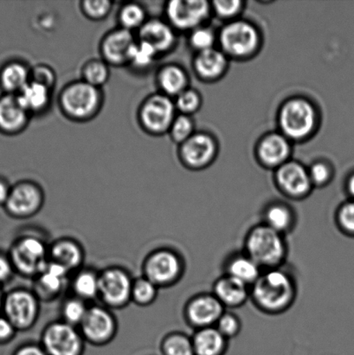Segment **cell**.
Returning <instances> with one entry per match:
<instances>
[{"mask_svg": "<svg viewBox=\"0 0 354 355\" xmlns=\"http://www.w3.org/2000/svg\"><path fill=\"white\" fill-rule=\"evenodd\" d=\"M297 284L283 267L263 270L251 287V300L258 311L278 315L292 307L297 297Z\"/></svg>", "mask_w": 354, "mask_h": 355, "instance_id": "1", "label": "cell"}, {"mask_svg": "<svg viewBox=\"0 0 354 355\" xmlns=\"http://www.w3.org/2000/svg\"><path fill=\"white\" fill-rule=\"evenodd\" d=\"M244 252L265 270L283 267L289 248L285 236L261 223L249 230Z\"/></svg>", "mask_w": 354, "mask_h": 355, "instance_id": "2", "label": "cell"}, {"mask_svg": "<svg viewBox=\"0 0 354 355\" xmlns=\"http://www.w3.org/2000/svg\"><path fill=\"white\" fill-rule=\"evenodd\" d=\"M186 263L179 252L171 248L156 249L145 257L142 274L159 288L175 286L185 274Z\"/></svg>", "mask_w": 354, "mask_h": 355, "instance_id": "3", "label": "cell"}, {"mask_svg": "<svg viewBox=\"0 0 354 355\" xmlns=\"http://www.w3.org/2000/svg\"><path fill=\"white\" fill-rule=\"evenodd\" d=\"M48 247L44 239L36 235L19 236L12 243L10 259L14 270L21 276L36 278L48 262Z\"/></svg>", "mask_w": 354, "mask_h": 355, "instance_id": "4", "label": "cell"}, {"mask_svg": "<svg viewBox=\"0 0 354 355\" xmlns=\"http://www.w3.org/2000/svg\"><path fill=\"white\" fill-rule=\"evenodd\" d=\"M102 104L99 88L85 81L71 83L62 90L60 105L71 119L86 121L96 116Z\"/></svg>", "mask_w": 354, "mask_h": 355, "instance_id": "5", "label": "cell"}, {"mask_svg": "<svg viewBox=\"0 0 354 355\" xmlns=\"http://www.w3.org/2000/svg\"><path fill=\"white\" fill-rule=\"evenodd\" d=\"M134 280L121 267L111 266L100 271L98 298L103 305L111 311L126 308L132 302Z\"/></svg>", "mask_w": 354, "mask_h": 355, "instance_id": "6", "label": "cell"}, {"mask_svg": "<svg viewBox=\"0 0 354 355\" xmlns=\"http://www.w3.org/2000/svg\"><path fill=\"white\" fill-rule=\"evenodd\" d=\"M85 343L79 329L62 320L48 323L41 334L40 344L48 355H83Z\"/></svg>", "mask_w": 354, "mask_h": 355, "instance_id": "7", "label": "cell"}, {"mask_svg": "<svg viewBox=\"0 0 354 355\" xmlns=\"http://www.w3.org/2000/svg\"><path fill=\"white\" fill-rule=\"evenodd\" d=\"M3 311L17 331H26L36 324L39 318L40 300L34 291L17 288L3 298Z\"/></svg>", "mask_w": 354, "mask_h": 355, "instance_id": "8", "label": "cell"}, {"mask_svg": "<svg viewBox=\"0 0 354 355\" xmlns=\"http://www.w3.org/2000/svg\"><path fill=\"white\" fill-rule=\"evenodd\" d=\"M78 329L86 343L103 347L116 338L118 322L109 308L103 305H92L89 306L88 313Z\"/></svg>", "mask_w": 354, "mask_h": 355, "instance_id": "9", "label": "cell"}, {"mask_svg": "<svg viewBox=\"0 0 354 355\" xmlns=\"http://www.w3.org/2000/svg\"><path fill=\"white\" fill-rule=\"evenodd\" d=\"M141 126L148 133L159 135L170 130L175 120V106L164 94L149 96L140 110Z\"/></svg>", "mask_w": 354, "mask_h": 355, "instance_id": "10", "label": "cell"}, {"mask_svg": "<svg viewBox=\"0 0 354 355\" xmlns=\"http://www.w3.org/2000/svg\"><path fill=\"white\" fill-rule=\"evenodd\" d=\"M44 193L37 184L24 181L10 190L5 207L12 218H29L36 216L43 208Z\"/></svg>", "mask_w": 354, "mask_h": 355, "instance_id": "11", "label": "cell"}, {"mask_svg": "<svg viewBox=\"0 0 354 355\" xmlns=\"http://www.w3.org/2000/svg\"><path fill=\"white\" fill-rule=\"evenodd\" d=\"M225 308L213 293H199L187 301L184 318L195 330L211 328L217 324Z\"/></svg>", "mask_w": 354, "mask_h": 355, "instance_id": "12", "label": "cell"}, {"mask_svg": "<svg viewBox=\"0 0 354 355\" xmlns=\"http://www.w3.org/2000/svg\"><path fill=\"white\" fill-rule=\"evenodd\" d=\"M280 121L283 131L290 137L303 138L314 127L315 111L305 101H291L283 107Z\"/></svg>", "mask_w": 354, "mask_h": 355, "instance_id": "13", "label": "cell"}, {"mask_svg": "<svg viewBox=\"0 0 354 355\" xmlns=\"http://www.w3.org/2000/svg\"><path fill=\"white\" fill-rule=\"evenodd\" d=\"M208 10V3L203 0H172L166 7L170 22L182 30L199 26L207 17Z\"/></svg>", "mask_w": 354, "mask_h": 355, "instance_id": "14", "label": "cell"}, {"mask_svg": "<svg viewBox=\"0 0 354 355\" xmlns=\"http://www.w3.org/2000/svg\"><path fill=\"white\" fill-rule=\"evenodd\" d=\"M221 44L229 53L235 55H248L258 45V33L248 24L232 23L222 31Z\"/></svg>", "mask_w": 354, "mask_h": 355, "instance_id": "15", "label": "cell"}, {"mask_svg": "<svg viewBox=\"0 0 354 355\" xmlns=\"http://www.w3.org/2000/svg\"><path fill=\"white\" fill-rule=\"evenodd\" d=\"M135 43L136 40L131 31L123 27L113 31L104 37L100 47L104 60L114 66L130 64L132 49Z\"/></svg>", "mask_w": 354, "mask_h": 355, "instance_id": "16", "label": "cell"}, {"mask_svg": "<svg viewBox=\"0 0 354 355\" xmlns=\"http://www.w3.org/2000/svg\"><path fill=\"white\" fill-rule=\"evenodd\" d=\"M69 275L64 267L48 260L46 267L35 278L34 293L40 301L57 298L64 291Z\"/></svg>", "mask_w": 354, "mask_h": 355, "instance_id": "17", "label": "cell"}, {"mask_svg": "<svg viewBox=\"0 0 354 355\" xmlns=\"http://www.w3.org/2000/svg\"><path fill=\"white\" fill-rule=\"evenodd\" d=\"M85 259V250L75 239L61 238L48 247V260L64 267L69 273L81 270Z\"/></svg>", "mask_w": 354, "mask_h": 355, "instance_id": "18", "label": "cell"}, {"mask_svg": "<svg viewBox=\"0 0 354 355\" xmlns=\"http://www.w3.org/2000/svg\"><path fill=\"white\" fill-rule=\"evenodd\" d=\"M211 293L225 309L240 308L251 299V288L225 274L214 282Z\"/></svg>", "mask_w": 354, "mask_h": 355, "instance_id": "19", "label": "cell"}, {"mask_svg": "<svg viewBox=\"0 0 354 355\" xmlns=\"http://www.w3.org/2000/svg\"><path fill=\"white\" fill-rule=\"evenodd\" d=\"M277 183L284 193L294 198H304L312 187L310 175L297 163H287L279 169Z\"/></svg>", "mask_w": 354, "mask_h": 355, "instance_id": "20", "label": "cell"}, {"mask_svg": "<svg viewBox=\"0 0 354 355\" xmlns=\"http://www.w3.org/2000/svg\"><path fill=\"white\" fill-rule=\"evenodd\" d=\"M224 274L235 278L249 288L263 272L262 268L245 252H235L227 257L224 266Z\"/></svg>", "mask_w": 354, "mask_h": 355, "instance_id": "21", "label": "cell"}, {"mask_svg": "<svg viewBox=\"0 0 354 355\" xmlns=\"http://www.w3.org/2000/svg\"><path fill=\"white\" fill-rule=\"evenodd\" d=\"M139 40L147 42L159 55L171 50L175 36L168 24L159 19H152L145 21L139 29Z\"/></svg>", "mask_w": 354, "mask_h": 355, "instance_id": "22", "label": "cell"}, {"mask_svg": "<svg viewBox=\"0 0 354 355\" xmlns=\"http://www.w3.org/2000/svg\"><path fill=\"white\" fill-rule=\"evenodd\" d=\"M28 113L21 105L17 95L0 98V130L6 133H17L26 126Z\"/></svg>", "mask_w": 354, "mask_h": 355, "instance_id": "23", "label": "cell"}, {"mask_svg": "<svg viewBox=\"0 0 354 355\" xmlns=\"http://www.w3.org/2000/svg\"><path fill=\"white\" fill-rule=\"evenodd\" d=\"M214 144L204 135H196L184 142L182 155L187 165L192 168H201L213 158Z\"/></svg>", "mask_w": 354, "mask_h": 355, "instance_id": "24", "label": "cell"}, {"mask_svg": "<svg viewBox=\"0 0 354 355\" xmlns=\"http://www.w3.org/2000/svg\"><path fill=\"white\" fill-rule=\"evenodd\" d=\"M192 340L195 355H225L228 350L229 340L216 327L195 330Z\"/></svg>", "mask_w": 354, "mask_h": 355, "instance_id": "25", "label": "cell"}, {"mask_svg": "<svg viewBox=\"0 0 354 355\" xmlns=\"http://www.w3.org/2000/svg\"><path fill=\"white\" fill-rule=\"evenodd\" d=\"M297 221V215L289 205L273 203L265 209L262 223L274 231L286 236L296 227Z\"/></svg>", "mask_w": 354, "mask_h": 355, "instance_id": "26", "label": "cell"}, {"mask_svg": "<svg viewBox=\"0 0 354 355\" xmlns=\"http://www.w3.org/2000/svg\"><path fill=\"white\" fill-rule=\"evenodd\" d=\"M51 89L33 81H30L24 88L17 93L21 105L28 113H39L44 110L50 103Z\"/></svg>", "mask_w": 354, "mask_h": 355, "instance_id": "27", "label": "cell"}, {"mask_svg": "<svg viewBox=\"0 0 354 355\" xmlns=\"http://www.w3.org/2000/svg\"><path fill=\"white\" fill-rule=\"evenodd\" d=\"M71 288L75 297L83 301L98 298L99 273L90 269H81L71 281Z\"/></svg>", "mask_w": 354, "mask_h": 355, "instance_id": "28", "label": "cell"}, {"mask_svg": "<svg viewBox=\"0 0 354 355\" xmlns=\"http://www.w3.org/2000/svg\"><path fill=\"white\" fill-rule=\"evenodd\" d=\"M186 83L185 72L177 66H166L159 72L158 85L166 96H178L185 92Z\"/></svg>", "mask_w": 354, "mask_h": 355, "instance_id": "29", "label": "cell"}, {"mask_svg": "<svg viewBox=\"0 0 354 355\" xmlns=\"http://www.w3.org/2000/svg\"><path fill=\"white\" fill-rule=\"evenodd\" d=\"M30 81L29 71L20 62L7 64L0 74L3 88L10 93L20 92Z\"/></svg>", "mask_w": 354, "mask_h": 355, "instance_id": "30", "label": "cell"}, {"mask_svg": "<svg viewBox=\"0 0 354 355\" xmlns=\"http://www.w3.org/2000/svg\"><path fill=\"white\" fill-rule=\"evenodd\" d=\"M260 156L269 165H277L289 155L290 147L287 141L280 135L267 137L260 146Z\"/></svg>", "mask_w": 354, "mask_h": 355, "instance_id": "31", "label": "cell"}, {"mask_svg": "<svg viewBox=\"0 0 354 355\" xmlns=\"http://www.w3.org/2000/svg\"><path fill=\"white\" fill-rule=\"evenodd\" d=\"M195 66L197 72L204 78H216L224 71L225 58L220 51L209 49L200 52Z\"/></svg>", "mask_w": 354, "mask_h": 355, "instance_id": "32", "label": "cell"}, {"mask_svg": "<svg viewBox=\"0 0 354 355\" xmlns=\"http://www.w3.org/2000/svg\"><path fill=\"white\" fill-rule=\"evenodd\" d=\"M161 351L163 355H195L192 336L182 332H171L162 339Z\"/></svg>", "mask_w": 354, "mask_h": 355, "instance_id": "33", "label": "cell"}, {"mask_svg": "<svg viewBox=\"0 0 354 355\" xmlns=\"http://www.w3.org/2000/svg\"><path fill=\"white\" fill-rule=\"evenodd\" d=\"M159 288L143 276L134 280L132 288V302L140 306L148 307L156 301Z\"/></svg>", "mask_w": 354, "mask_h": 355, "instance_id": "34", "label": "cell"}, {"mask_svg": "<svg viewBox=\"0 0 354 355\" xmlns=\"http://www.w3.org/2000/svg\"><path fill=\"white\" fill-rule=\"evenodd\" d=\"M89 308V306L87 305V302L75 297V295L66 299L64 304L62 305V321L74 326L76 328H79L88 313Z\"/></svg>", "mask_w": 354, "mask_h": 355, "instance_id": "35", "label": "cell"}, {"mask_svg": "<svg viewBox=\"0 0 354 355\" xmlns=\"http://www.w3.org/2000/svg\"><path fill=\"white\" fill-rule=\"evenodd\" d=\"M159 54L147 42L138 40L132 49L130 64L139 69H145L154 64Z\"/></svg>", "mask_w": 354, "mask_h": 355, "instance_id": "36", "label": "cell"}, {"mask_svg": "<svg viewBox=\"0 0 354 355\" xmlns=\"http://www.w3.org/2000/svg\"><path fill=\"white\" fill-rule=\"evenodd\" d=\"M119 19L121 26L128 31L140 29L147 21L143 6L137 3L125 5L121 10Z\"/></svg>", "mask_w": 354, "mask_h": 355, "instance_id": "37", "label": "cell"}, {"mask_svg": "<svg viewBox=\"0 0 354 355\" xmlns=\"http://www.w3.org/2000/svg\"><path fill=\"white\" fill-rule=\"evenodd\" d=\"M83 81L99 88L109 78V69L105 61L93 60L82 69Z\"/></svg>", "mask_w": 354, "mask_h": 355, "instance_id": "38", "label": "cell"}, {"mask_svg": "<svg viewBox=\"0 0 354 355\" xmlns=\"http://www.w3.org/2000/svg\"><path fill=\"white\" fill-rule=\"evenodd\" d=\"M335 222L343 234L354 238V200L343 203L335 214Z\"/></svg>", "mask_w": 354, "mask_h": 355, "instance_id": "39", "label": "cell"}, {"mask_svg": "<svg viewBox=\"0 0 354 355\" xmlns=\"http://www.w3.org/2000/svg\"><path fill=\"white\" fill-rule=\"evenodd\" d=\"M215 327L229 340L240 334L242 322L240 318L234 313L225 311Z\"/></svg>", "mask_w": 354, "mask_h": 355, "instance_id": "40", "label": "cell"}, {"mask_svg": "<svg viewBox=\"0 0 354 355\" xmlns=\"http://www.w3.org/2000/svg\"><path fill=\"white\" fill-rule=\"evenodd\" d=\"M112 3L107 0H87L82 3L83 13L90 19L100 20L109 15Z\"/></svg>", "mask_w": 354, "mask_h": 355, "instance_id": "41", "label": "cell"}, {"mask_svg": "<svg viewBox=\"0 0 354 355\" xmlns=\"http://www.w3.org/2000/svg\"><path fill=\"white\" fill-rule=\"evenodd\" d=\"M171 135L177 142H185L191 137L193 131L192 121L186 116H180L173 121L171 128Z\"/></svg>", "mask_w": 354, "mask_h": 355, "instance_id": "42", "label": "cell"}, {"mask_svg": "<svg viewBox=\"0 0 354 355\" xmlns=\"http://www.w3.org/2000/svg\"><path fill=\"white\" fill-rule=\"evenodd\" d=\"M199 105V96L192 90H185L177 97L176 107L183 113H192Z\"/></svg>", "mask_w": 354, "mask_h": 355, "instance_id": "43", "label": "cell"}, {"mask_svg": "<svg viewBox=\"0 0 354 355\" xmlns=\"http://www.w3.org/2000/svg\"><path fill=\"white\" fill-rule=\"evenodd\" d=\"M213 40V34L209 30L206 29H197L191 37V43L193 46L199 49L201 51L211 49Z\"/></svg>", "mask_w": 354, "mask_h": 355, "instance_id": "44", "label": "cell"}, {"mask_svg": "<svg viewBox=\"0 0 354 355\" xmlns=\"http://www.w3.org/2000/svg\"><path fill=\"white\" fill-rule=\"evenodd\" d=\"M30 81L41 83L44 86L51 89V87L54 85L55 75L51 69L46 67V66H38L35 68L33 71V79Z\"/></svg>", "mask_w": 354, "mask_h": 355, "instance_id": "45", "label": "cell"}, {"mask_svg": "<svg viewBox=\"0 0 354 355\" xmlns=\"http://www.w3.org/2000/svg\"><path fill=\"white\" fill-rule=\"evenodd\" d=\"M215 6L218 13L222 16L228 17L233 15L240 8L241 2L238 0H231V1H216L214 2Z\"/></svg>", "mask_w": 354, "mask_h": 355, "instance_id": "46", "label": "cell"}, {"mask_svg": "<svg viewBox=\"0 0 354 355\" xmlns=\"http://www.w3.org/2000/svg\"><path fill=\"white\" fill-rule=\"evenodd\" d=\"M17 329L5 316H0V343L9 342L15 336Z\"/></svg>", "mask_w": 354, "mask_h": 355, "instance_id": "47", "label": "cell"}, {"mask_svg": "<svg viewBox=\"0 0 354 355\" xmlns=\"http://www.w3.org/2000/svg\"><path fill=\"white\" fill-rule=\"evenodd\" d=\"M312 184H322L328 180L329 172L327 166L324 164H317L313 166L310 172Z\"/></svg>", "mask_w": 354, "mask_h": 355, "instance_id": "48", "label": "cell"}, {"mask_svg": "<svg viewBox=\"0 0 354 355\" xmlns=\"http://www.w3.org/2000/svg\"><path fill=\"white\" fill-rule=\"evenodd\" d=\"M14 268L9 257L0 254V284L6 283L12 276Z\"/></svg>", "mask_w": 354, "mask_h": 355, "instance_id": "49", "label": "cell"}, {"mask_svg": "<svg viewBox=\"0 0 354 355\" xmlns=\"http://www.w3.org/2000/svg\"><path fill=\"white\" fill-rule=\"evenodd\" d=\"M13 355H48L41 344L28 343L17 349Z\"/></svg>", "mask_w": 354, "mask_h": 355, "instance_id": "50", "label": "cell"}, {"mask_svg": "<svg viewBox=\"0 0 354 355\" xmlns=\"http://www.w3.org/2000/svg\"><path fill=\"white\" fill-rule=\"evenodd\" d=\"M10 190L8 184L5 181L0 180V205H5L10 196Z\"/></svg>", "mask_w": 354, "mask_h": 355, "instance_id": "51", "label": "cell"}, {"mask_svg": "<svg viewBox=\"0 0 354 355\" xmlns=\"http://www.w3.org/2000/svg\"><path fill=\"white\" fill-rule=\"evenodd\" d=\"M348 191L349 194L351 195L352 200H354V175L348 180Z\"/></svg>", "mask_w": 354, "mask_h": 355, "instance_id": "52", "label": "cell"}, {"mask_svg": "<svg viewBox=\"0 0 354 355\" xmlns=\"http://www.w3.org/2000/svg\"><path fill=\"white\" fill-rule=\"evenodd\" d=\"M3 298L1 291H0V311L3 309Z\"/></svg>", "mask_w": 354, "mask_h": 355, "instance_id": "53", "label": "cell"}]
</instances>
